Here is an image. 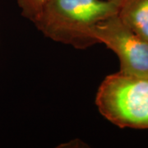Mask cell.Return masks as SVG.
<instances>
[{
    "mask_svg": "<svg viewBox=\"0 0 148 148\" xmlns=\"http://www.w3.org/2000/svg\"><path fill=\"white\" fill-rule=\"evenodd\" d=\"M121 2L107 0H47L32 21L43 35L56 42L77 49L96 42L91 29L102 20L115 15Z\"/></svg>",
    "mask_w": 148,
    "mask_h": 148,
    "instance_id": "cell-1",
    "label": "cell"
},
{
    "mask_svg": "<svg viewBox=\"0 0 148 148\" xmlns=\"http://www.w3.org/2000/svg\"><path fill=\"white\" fill-rule=\"evenodd\" d=\"M95 105L118 127L148 129V78L121 72L110 74L98 88Z\"/></svg>",
    "mask_w": 148,
    "mask_h": 148,
    "instance_id": "cell-2",
    "label": "cell"
},
{
    "mask_svg": "<svg viewBox=\"0 0 148 148\" xmlns=\"http://www.w3.org/2000/svg\"><path fill=\"white\" fill-rule=\"evenodd\" d=\"M90 35L119 57L123 73L148 78V40L139 36L115 15L98 22Z\"/></svg>",
    "mask_w": 148,
    "mask_h": 148,
    "instance_id": "cell-3",
    "label": "cell"
},
{
    "mask_svg": "<svg viewBox=\"0 0 148 148\" xmlns=\"http://www.w3.org/2000/svg\"><path fill=\"white\" fill-rule=\"evenodd\" d=\"M118 16L132 32L148 40V0H122Z\"/></svg>",
    "mask_w": 148,
    "mask_h": 148,
    "instance_id": "cell-4",
    "label": "cell"
},
{
    "mask_svg": "<svg viewBox=\"0 0 148 148\" xmlns=\"http://www.w3.org/2000/svg\"><path fill=\"white\" fill-rule=\"evenodd\" d=\"M21 15L33 21L42 10L47 0H16Z\"/></svg>",
    "mask_w": 148,
    "mask_h": 148,
    "instance_id": "cell-5",
    "label": "cell"
},
{
    "mask_svg": "<svg viewBox=\"0 0 148 148\" xmlns=\"http://www.w3.org/2000/svg\"><path fill=\"white\" fill-rule=\"evenodd\" d=\"M107 1H118V2H121L122 0H107Z\"/></svg>",
    "mask_w": 148,
    "mask_h": 148,
    "instance_id": "cell-6",
    "label": "cell"
}]
</instances>
